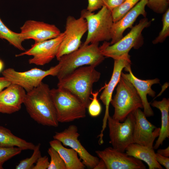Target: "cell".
Masks as SVG:
<instances>
[{
	"label": "cell",
	"instance_id": "6da1fadb",
	"mask_svg": "<svg viewBox=\"0 0 169 169\" xmlns=\"http://www.w3.org/2000/svg\"><path fill=\"white\" fill-rule=\"evenodd\" d=\"M23 104L30 117L43 125L57 127L56 112L48 84L42 82L26 92Z\"/></svg>",
	"mask_w": 169,
	"mask_h": 169
},
{
	"label": "cell",
	"instance_id": "7a4b0ae2",
	"mask_svg": "<svg viewBox=\"0 0 169 169\" xmlns=\"http://www.w3.org/2000/svg\"><path fill=\"white\" fill-rule=\"evenodd\" d=\"M95 66L88 65L75 69L59 80L58 88L67 90L77 96L87 108L94 84L99 80L100 73Z\"/></svg>",
	"mask_w": 169,
	"mask_h": 169
},
{
	"label": "cell",
	"instance_id": "3957f363",
	"mask_svg": "<svg viewBox=\"0 0 169 169\" xmlns=\"http://www.w3.org/2000/svg\"><path fill=\"white\" fill-rule=\"evenodd\" d=\"M99 43L82 44L76 50L62 56L59 60L60 67L56 76L60 80L77 68L84 65L96 67L105 57L101 53Z\"/></svg>",
	"mask_w": 169,
	"mask_h": 169
},
{
	"label": "cell",
	"instance_id": "277c9868",
	"mask_svg": "<svg viewBox=\"0 0 169 169\" xmlns=\"http://www.w3.org/2000/svg\"><path fill=\"white\" fill-rule=\"evenodd\" d=\"M117 85L116 93L110 103L114 108L112 117L122 122L130 113L143 108V105L136 90L127 79L121 75Z\"/></svg>",
	"mask_w": 169,
	"mask_h": 169
},
{
	"label": "cell",
	"instance_id": "5b68a950",
	"mask_svg": "<svg viewBox=\"0 0 169 169\" xmlns=\"http://www.w3.org/2000/svg\"><path fill=\"white\" fill-rule=\"evenodd\" d=\"M50 93L59 122H69L86 117V108L77 96L58 87L50 89Z\"/></svg>",
	"mask_w": 169,
	"mask_h": 169
},
{
	"label": "cell",
	"instance_id": "8992f818",
	"mask_svg": "<svg viewBox=\"0 0 169 169\" xmlns=\"http://www.w3.org/2000/svg\"><path fill=\"white\" fill-rule=\"evenodd\" d=\"M81 16L85 19L87 26V35L83 44L111 40V30L114 22L111 11L105 6L103 5L96 13L84 9L81 11Z\"/></svg>",
	"mask_w": 169,
	"mask_h": 169
},
{
	"label": "cell",
	"instance_id": "52a82bcc",
	"mask_svg": "<svg viewBox=\"0 0 169 169\" xmlns=\"http://www.w3.org/2000/svg\"><path fill=\"white\" fill-rule=\"evenodd\" d=\"M150 24L151 22L146 17L142 18L139 23L132 28L127 34L117 42L110 44L108 41H104L99 47L101 53L105 57L114 59L129 55L132 48L138 49L143 44L142 32Z\"/></svg>",
	"mask_w": 169,
	"mask_h": 169
},
{
	"label": "cell",
	"instance_id": "ba28073f",
	"mask_svg": "<svg viewBox=\"0 0 169 169\" xmlns=\"http://www.w3.org/2000/svg\"><path fill=\"white\" fill-rule=\"evenodd\" d=\"M60 67V65L58 63L47 70L34 68L20 72L12 68H8L3 71L2 74L11 83L20 86L27 92L38 86L46 76H56Z\"/></svg>",
	"mask_w": 169,
	"mask_h": 169
},
{
	"label": "cell",
	"instance_id": "9c48e42d",
	"mask_svg": "<svg viewBox=\"0 0 169 169\" xmlns=\"http://www.w3.org/2000/svg\"><path fill=\"white\" fill-rule=\"evenodd\" d=\"M107 122L110 143L114 149L120 152H125L129 145L134 143L135 119L133 113H130L122 123L114 119L110 116L108 118Z\"/></svg>",
	"mask_w": 169,
	"mask_h": 169
},
{
	"label": "cell",
	"instance_id": "30bf717a",
	"mask_svg": "<svg viewBox=\"0 0 169 169\" xmlns=\"http://www.w3.org/2000/svg\"><path fill=\"white\" fill-rule=\"evenodd\" d=\"M85 19L82 16L76 18L68 16L66 20L64 36L61 42L56 57L58 60L63 56L79 49L81 45V39L87 32Z\"/></svg>",
	"mask_w": 169,
	"mask_h": 169
},
{
	"label": "cell",
	"instance_id": "8fae6325",
	"mask_svg": "<svg viewBox=\"0 0 169 169\" xmlns=\"http://www.w3.org/2000/svg\"><path fill=\"white\" fill-rule=\"evenodd\" d=\"M64 36V32L58 36L43 42L35 43L28 49L15 55L16 57L25 55L32 56L28 60L30 64L43 66L51 61L56 57L59 45Z\"/></svg>",
	"mask_w": 169,
	"mask_h": 169
},
{
	"label": "cell",
	"instance_id": "7c38bea8",
	"mask_svg": "<svg viewBox=\"0 0 169 169\" xmlns=\"http://www.w3.org/2000/svg\"><path fill=\"white\" fill-rule=\"evenodd\" d=\"M79 136L77 126L72 125L61 132H56L53 138L60 141L63 145L75 151L86 167L94 169L100 160L90 154L82 145L78 139Z\"/></svg>",
	"mask_w": 169,
	"mask_h": 169
},
{
	"label": "cell",
	"instance_id": "4fadbf2b",
	"mask_svg": "<svg viewBox=\"0 0 169 169\" xmlns=\"http://www.w3.org/2000/svg\"><path fill=\"white\" fill-rule=\"evenodd\" d=\"M95 153L105 163L107 169H145L142 161L126 153L120 152L111 147Z\"/></svg>",
	"mask_w": 169,
	"mask_h": 169
},
{
	"label": "cell",
	"instance_id": "5bb4252c",
	"mask_svg": "<svg viewBox=\"0 0 169 169\" xmlns=\"http://www.w3.org/2000/svg\"><path fill=\"white\" fill-rule=\"evenodd\" d=\"M114 60V68L111 78L109 83L104 85V90L100 97V100L105 107V114L103 120L102 129L98 135L100 138L103 136V132L106 128L107 119L110 116L109 107L114 90L119 81L123 69L128 65L131 64L129 55L115 59Z\"/></svg>",
	"mask_w": 169,
	"mask_h": 169
},
{
	"label": "cell",
	"instance_id": "9a60e30c",
	"mask_svg": "<svg viewBox=\"0 0 169 169\" xmlns=\"http://www.w3.org/2000/svg\"><path fill=\"white\" fill-rule=\"evenodd\" d=\"M135 125L133 134L134 143L153 148L155 139L159 134L160 128H157L148 120L140 108L133 112Z\"/></svg>",
	"mask_w": 169,
	"mask_h": 169
},
{
	"label": "cell",
	"instance_id": "2e32d148",
	"mask_svg": "<svg viewBox=\"0 0 169 169\" xmlns=\"http://www.w3.org/2000/svg\"><path fill=\"white\" fill-rule=\"evenodd\" d=\"M24 39H32L35 43L55 38L61 33L55 25L34 20L26 21L20 28Z\"/></svg>",
	"mask_w": 169,
	"mask_h": 169
},
{
	"label": "cell",
	"instance_id": "e0dca14e",
	"mask_svg": "<svg viewBox=\"0 0 169 169\" xmlns=\"http://www.w3.org/2000/svg\"><path fill=\"white\" fill-rule=\"evenodd\" d=\"M125 70L129 73L125 74L121 72V75L129 80L134 85L138 94L142 102L144 111L146 117L154 115L153 111L150 103L148 101L147 95L152 97L155 96L156 92L151 89L154 84L160 83V80L158 78L154 79L142 80L135 76L133 73L131 68V64L125 68Z\"/></svg>",
	"mask_w": 169,
	"mask_h": 169
},
{
	"label": "cell",
	"instance_id": "ac0fdd59",
	"mask_svg": "<svg viewBox=\"0 0 169 169\" xmlns=\"http://www.w3.org/2000/svg\"><path fill=\"white\" fill-rule=\"evenodd\" d=\"M147 0H140L121 19L114 22L111 30V41L112 44L121 39L125 31L127 28H131L137 18L140 15L144 17L146 16L145 7Z\"/></svg>",
	"mask_w": 169,
	"mask_h": 169
},
{
	"label": "cell",
	"instance_id": "d6986e66",
	"mask_svg": "<svg viewBox=\"0 0 169 169\" xmlns=\"http://www.w3.org/2000/svg\"><path fill=\"white\" fill-rule=\"evenodd\" d=\"M26 94L22 87L11 83L0 92V113L10 114L19 110Z\"/></svg>",
	"mask_w": 169,
	"mask_h": 169
},
{
	"label": "cell",
	"instance_id": "ffe728a7",
	"mask_svg": "<svg viewBox=\"0 0 169 169\" xmlns=\"http://www.w3.org/2000/svg\"><path fill=\"white\" fill-rule=\"evenodd\" d=\"M125 151L128 155L145 162L149 169H163L156 159V153L153 148L133 143L129 145Z\"/></svg>",
	"mask_w": 169,
	"mask_h": 169
},
{
	"label": "cell",
	"instance_id": "44dd1931",
	"mask_svg": "<svg viewBox=\"0 0 169 169\" xmlns=\"http://www.w3.org/2000/svg\"><path fill=\"white\" fill-rule=\"evenodd\" d=\"M64 161L66 169H84L86 166L78 157V153L72 149L65 147L59 141L54 139L49 142Z\"/></svg>",
	"mask_w": 169,
	"mask_h": 169
},
{
	"label": "cell",
	"instance_id": "7402d4cb",
	"mask_svg": "<svg viewBox=\"0 0 169 169\" xmlns=\"http://www.w3.org/2000/svg\"><path fill=\"white\" fill-rule=\"evenodd\" d=\"M152 106L159 109L161 113V126L159 134L153 147L157 149L162 144L163 141L169 137V100L165 98L161 101L154 100L151 103Z\"/></svg>",
	"mask_w": 169,
	"mask_h": 169
},
{
	"label": "cell",
	"instance_id": "603a6c76",
	"mask_svg": "<svg viewBox=\"0 0 169 169\" xmlns=\"http://www.w3.org/2000/svg\"><path fill=\"white\" fill-rule=\"evenodd\" d=\"M0 146L17 147L22 150H33L35 145L15 136L9 129L0 126Z\"/></svg>",
	"mask_w": 169,
	"mask_h": 169
},
{
	"label": "cell",
	"instance_id": "cb8c5ba5",
	"mask_svg": "<svg viewBox=\"0 0 169 169\" xmlns=\"http://www.w3.org/2000/svg\"><path fill=\"white\" fill-rule=\"evenodd\" d=\"M0 39L6 40L10 44L18 49L25 51L22 43L25 40L21 34L13 32L10 29L0 18Z\"/></svg>",
	"mask_w": 169,
	"mask_h": 169
},
{
	"label": "cell",
	"instance_id": "d4e9b609",
	"mask_svg": "<svg viewBox=\"0 0 169 169\" xmlns=\"http://www.w3.org/2000/svg\"><path fill=\"white\" fill-rule=\"evenodd\" d=\"M140 0H125L121 4L111 11L113 22L121 19Z\"/></svg>",
	"mask_w": 169,
	"mask_h": 169
},
{
	"label": "cell",
	"instance_id": "484cf974",
	"mask_svg": "<svg viewBox=\"0 0 169 169\" xmlns=\"http://www.w3.org/2000/svg\"><path fill=\"white\" fill-rule=\"evenodd\" d=\"M40 143L35 145L32 156L29 158L21 160L15 167L16 169H32L34 164L36 163L38 158L41 156L40 151Z\"/></svg>",
	"mask_w": 169,
	"mask_h": 169
},
{
	"label": "cell",
	"instance_id": "4316f807",
	"mask_svg": "<svg viewBox=\"0 0 169 169\" xmlns=\"http://www.w3.org/2000/svg\"><path fill=\"white\" fill-rule=\"evenodd\" d=\"M48 153L51 159L48 169H66L64 161L55 149L50 146Z\"/></svg>",
	"mask_w": 169,
	"mask_h": 169
},
{
	"label": "cell",
	"instance_id": "83f0119b",
	"mask_svg": "<svg viewBox=\"0 0 169 169\" xmlns=\"http://www.w3.org/2000/svg\"><path fill=\"white\" fill-rule=\"evenodd\" d=\"M163 14L162 28L158 35L153 40L154 44L162 43L169 36V8Z\"/></svg>",
	"mask_w": 169,
	"mask_h": 169
},
{
	"label": "cell",
	"instance_id": "f1b7e54d",
	"mask_svg": "<svg viewBox=\"0 0 169 169\" xmlns=\"http://www.w3.org/2000/svg\"><path fill=\"white\" fill-rule=\"evenodd\" d=\"M22 150L17 147L0 146V169L6 161L20 154Z\"/></svg>",
	"mask_w": 169,
	"mask_h": 169
},
{
	"label": "cell",
	"instance_id": "f546056e",
	"mask_svg": "<svg viewBox=\"0 0 169 169\" xmlns=\"http://www.w3.org/2000/svg\"><path fill=\"white\" fill-rule=\"evenodd\" d=\"M104 86L99 91L92 92L91 95L93 98H91V101L88 107V111L90 116L92 117H96L100 114L102 110L101 105L98 99V96L100 91L103 89Z\"/></svg>",
	"mask_w": 169,
	"mask_h": 169
},
{
	"label": "cell",
	"instance_id": "4dcf8cb0",
	"mask_svg": "<svg viewBox=\"0 0 169 169\" xmlns=\"http://www.w3.org/2000/svg\"><path fill=\"white\" fill-rule=\"evenodd\" d=\"M169 0H147L146 6L154 12L164 13L168 8Z\"/></svg>",
	"mask_w": 169,
	"mask_h": 169
},
{
	"label": "cell",
	"instance_id": "1f68e13d",
	"mask_svg": "<svg viewBox=\"0 0 169 169\" xmlns=\"http://www.w3.org/2000/svg\"><path fill=\"white\" fill-rule=\"evenodd\" d=\"M49 164L48 157L41 156L38 158L35 165L33 166L32 169H48Z\"/></svg>",
	"mask_w": 169,
	"mask_h": 169
},
{
	"label": "cell",
	"instance_id": "d6a6232c",
	"mask_svg": "<svg viewBox=\"0 0 169 169\" xmlns=\"http://www.w3.org/2000/svg\"><path fill=\"white\" fill-rule=\"evenodd\" d=\"M88 4L87 8L88 11L93 12L101 8L103 4L102 0H88Z\"/></svg>",
	"mask_w": 169,
	"mask_h": 169
},
{
	"label": "cell",
	"instance_id": "836d02e7",
	"mask_svg": "<svg viewBox=\"0 0 169 169\" xmlns=\"http://www.w3.org/2000/svg\"><path fill=\"white\" fill-rule=\"evenodd\" d=\"M125 0H102L103 5L111 11L121 4Z\"/></svg>",
	"mask_w": 169,
	"mask_h": 169
},
{
	"label": "cell",
	"instance_id": "e575fe53",
	"mask_svg": "<svg viewBox=\"0 0 169 169\" xmlns=\"http://www.w3.org/2000/svg\"><path fill=\"white\" fill-rule=\"evenodd\" d=\"M156 159L159 164L164 166L166 169H169V158L156 153Z\"/></svg>",
	"mask_w": 169,
	"mask_h": 169
},
{
	"label": "cell",
	"instance_id": "d590c367",
	"mask_svg": "<svg viewBox=\"0 0 169 169\" xmlns=\"http://www.w3.org/2000/svg\"><path fill=\"white\" fill-rule=\"evenodd\" d=\"M11 84L10 82L4 76L0 77V92Z\"/></svg>",
	"mask_w": 169,
	"mask_h": 169
},
{
	"label": "cell",
	"instance_id": "8d00e7d4",
	"mask_svg": "<svg viewBox=\"0 0 169 169\" xmlns=\"http://www.w3.org/2000/svg\"><path fill=\"white\" fill-rule=\"evenodd\" d=\"M157 153L164 156L169 157V147L165 149H159L157 151Z\"/></svg>",
	"mask_w": 169,
	"mask_h": 169
},
{
	"label": "cell",
	"instance_id": "74e56055",
	"mask_svg": "<svg viewBox=\"0 0 169 169\" xmlns=\"http://www.w3.org/2000/svg\"><path fill=\"white\" fill-rule=\"evenodd\" d=\"M94 169H107V168L104 161L100 159Z\"/></svg>",
	"mask_w": 169,
	"mask_h": 169
},
{
	"label": "cell",
	"instance_id": "f35d334b",
	"mask_svg": "<svg viewBox=\"0 0 169 169\" xmlns=\"http://www.w3.org/2000/svg\"><path fill=\"white\" fill-rule=\"evenodd\" d=\"M4 67L3 61L0 59V73L2 72Z\"/></svg>",
	"mask_w": 169,
	"mask_h": 169
}]
</instances>
